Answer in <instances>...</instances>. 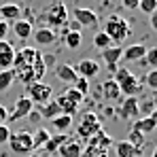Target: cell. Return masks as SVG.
<instances>
[{
	"label": "cell",
	"mask_w": 157,
	"mask_h": 157,
	"mask_svg": "<svg viewBox=\"0 0 157 157\" xmlns=\"http://www.w3.org/2000/svg\"><path fill=\"white\" fill-rule=\"evenodd\" d=\"M102 32L108 34V38L113 43H121V40H125L132 34V26H130L128 19H123L119 15H113V17H108L104 21V30Z\"/></svg>",
	"instance_id": "6da1fadb"
},
{
	"label": "cell",
	"mask_w": 157,
	"mask_h": 157,
	"mask_svg": "<svg viewBox=\"0 0 157 157\" xmlns=\"http://www.w3.org/2000/svg\"><path fill=\"white\" fill-rule=\"evenodd\" d=\"M117 85H119V91L125 94V98L136 96L140 91V85H138V78L132 75L128 68H117L115 70V78H113Z\"/></svg>",
	"instance_id": "7a4b0ae2"
},
{
	"label": "cell",
	"mask_w": 157,
	"mask_h": 157,
	"mask_svg": "<svg viewBox=\"0 0 157 157\" xmlns=\"http://www.w3.org/2000/svg\"><path fill=\"white\" fill-rule=\"evenodd\" d=\"M6 144L11 147L13 153H19V155H26V153H30L34 149V142H32V134L30 132H15V134H11V138H9Z\"/></svg>",
	"instance_id": "3957f363"
},
{
	"label": "cell",
	"mask_w": 157,
	"mask_h": 157,
	"mask_svg": "<svg viewBox=\"0 0 157 157\" xmlns=\"http://www.w3.org/2000/svg\"><path fill=\"white\" fill-rule=\"evenodd\" d=\"M51 94L53 89L49 85H45V83H32V85H28V98L32 100V104H47L49 100H51Z\"/></svg>",
	"instance_id": "277c9868"
},
{
	"label": "cell",
	"mask_w": 157,
	"mask_h": 157,
	"mask_svg": "<svg viewBox=\"0 0 157 157\" xmlns=\"http://www.w3.org/2000/svg\"><path fill=\"white\" fill-rule=\"evenodd\" d=\"M45 19L49 21V26H64L68 21V6L64 2H53L45 13Z\"/></svg>",
	"instance_id": "5b68a950"
},
{
	"label": "cell",
	"mask_w": 157,
	"mask_h": 157,
	"mask_svg": "<svg viewBox=\"0 0 157 157\" xmlns=\"http://www.w3.org/2000/svg\"><path fill=\"white\" fill-rule=\"evenodd\" d=\"M40 53L36 51L34 47H24L21 51H15V57H13V70H21V68H28L34 64V59L38 57Z\"/></svg>",
	"instance_id": "8992f818"
},
{
	"label": "cell",
	"mask_w": 157,
	"mask_h": 157,
	"mask_svg": "<svg viewBox=\"0 0 157 157\" xmlns=\"http://www.w3.org/2000/svg\"><path fill=\"white\" fill-rule=\"evenodd\" d=\"M34 110V104L28 96H21L17 98V102L13 106V110H9V121H19L24 117H30V113Z\"/></svg>",
	"instance_id": "52a82bcc"
},
{
	"label": "cell",
	"mask_w": 157,
	"mask_h": 157,
	"mask_svg": "<svg viewBox=\"0 0 157 157\" xmlns=\"http://www.w3.org/2000/svg\"><path fill=\"white\" fill-rule=\"evenodd\" d=\"M0 19L6 24H13L17 19H21V6L15 2H4L0 4Z\"/></svg>",
	"instance_id": "ba28073f"
},
{
	"label": "cell",
	"mask_w": 157,
	"mask_h": 157,
	"mask_svg": "<svg viewBox=\"0 0 157 157\" xmlns=\"http://www.w3.org/2000/svg\"><path fill=\"white\" fill-rule=\"evenodd\" d=\"M75 19L85 28H94L98 24V15H96L91 9H85V6H77V9H75Z\"/></svg>",
	"instance_id": "9c48e42d"
},
{
	"label": "cell",
	"mask_w": 157,
	"mask_h": 157,
	"mask_svg": "<svg viewBox=\"0 0 157 157\" xmlns=\"http://www.w3.org/2000/svg\"><path fill=\"white\" fill-rule=\"evenodd\" d=\"M13 57H15V49L11 43L0 40V70H9L13 68Z\"/></svg>",
	"instance_id": "30bf717a"
},
{
	"label": "cell",
	"mask_w": 157,
	"mask_h": 157,
	"mask_svg": "<svg viewBox=\"0 0 157 157\" xmlns=\"http://www.w3.org/2000/svg\"><path fill=\"white\" fill-rule=\"evenodd\" d=\"M75 70H77L78 77L91 78V77H96V75L100 72V66H98V62H94V59H81L77 66H75Z\"/></svg>",
	"instance_id": "8fae6325"
},
{
	"label": "cell",
	"mask_w": 157,
	"mask_h": 157,
	"mask_svg": "<svg viewBox=\"0 0 157 157\" xmlns=\"http://www.w3.org/2000/svg\"><path fill=\"white\" fill-rule=\"evenodd\" d=\"M121 55H123V49H121L119 45H113V47H108V49L102 51V57H104L106 66L110 68V72H115V70H117V64H119Z\"/></svg>",
	"instance_id": "7c38bea8"
},
{
	"label": "cell",
	"mask_w": 157,
	"mask_h": 157,
	"mask_svg": "<svg viewBox=\"0 0 157 157\" xmlns=\"http://www.w3.org/2000/svg\"><path fill=\"white\" fill-rule=\"evenodd\" d=\"M55 77L59 78V81H64V83H75L78 78L77 70H75V66H70V64H57L55 66Z\"/></svg>",
	"instance_id": "4fadbf2b"
},
{
	"label": "cell",
	"mask_w": 157,
	"mask_h": 157,
	"mask_svg": "<svg viewBox=\"0 0 157 157\" xmlns=\"http://www.w3.org/2000/svg\"><path fill=\"white\" fill-rule=\"evenodd\" d=\"M102 98L104 100H108V102H117L119 98H121V91H119V85L113 81V78H108V81H104L102 83Z\"/></svg>",
	"instance_id": "5bb4252c"
},
{
	"label": "cell",
	"mask_w": 157,
	"mask_h": 157,
	"mask_svg": "<svg viewBox=\"0 0 157 157\" xmlns=\"http://www.w3.org/2000/svg\"><path fill=\"white\" fill-rule=\"evenodd\" d=\"M13 32H15V36H17V38H21V40L30 38V36H32V32H34L32 21H30V19H17V21H13Z\"/></svg>",
	"instance_id": "9a60e30c"
},
{
	"label": "cell",
	"mask_w": 157,
	"mask_h": 157,
	"mask_svg": "<svg viewBox=\"0 0 157 157\" xmlns=\"http://www.w3.org/2000/svg\"><path fill=\"white\" fill-rule=\"evenodd\" d=\"M115 140L106 134L104 130H100L98 134H94L89 140H87V147H98V149H104V151H108V147L113 144Z\"/></svg>",
	"instance_id": "2e32d148"
},
{
	"label": "cell",
	"mask_w": 157,
	"mask_h": 157,
	"mask_svg": "<svg viewBox=\"0 0 157 157\" xmlns=\"http://www.w3.org/2000/svg\"><path fill=\"white\" fill-rule=\"evenodd\" d=\"M138 113H140V104H138L136 96H130V98H125V100H123V104H121V110H119V115L128 119V117H138Z\"/></svg>",
	"instance_id": "e0dca14e"
},
{
	"label": "cell",
	"mask_w": 157,
	"mask_h": 157,
	"mask_svg": "<svg viewBox=\"0 0 157 157\" xmlns=\"http://www.w3.org/2000/svg\"><path fill=\"white\" fill-rule=\"evenodd\" d=\"M155 128H157L155 115H151V117H142V119H136V121H134V125H132V130L140 132V134H151Z\"/></svg>",
	"instance_id": "ac0fdd59"
},
{
	"label": "cell",
	"mask_w": 157,
	"mask_h": 157,
	"mask_svg": "<svg viewBox=\"0 0 157 157\" xmlns=\"http://www.w3.org/2000/svg\"><path fill=\"white\" fill-rule=\"evenodd\" d=\"M115 153L119 157H136L140 153V149H136L128 140H117V142H115Z\"/></svg>",
	"instance_id": "d6986e66"
},
{
	"label": "cell",
	"mask_w": 157,
	"mask_h": 157,
	"mask_svg": "<svg viewBox=\"0 0 157 157\" xmlns=\"http://www.w3.org/2000/svg\"><path fill=\"white\" fill-rule=\"evenodd\" d=\"M144 53H147V47H144V45H132V47H128V49H123L121 59L138 62V59H142V57H144Z\"/></svg>",
	"instance_id": "ffe728a7"
},
{
	"label": "cell",
	"mask_w": 157,
	"mask_h": 157,
	"mask_svg": "<svg viewBox=\"0 0 157 157\" xmlns=\"http://www.w3.org/2000/svg\"><path fill=\"white\" fill-rule=\"evenodd\" d=\"M102 130V125H100V121L98 123H87V121H81V125H78V138H83V140H89L94 134H98V132Z\"/></svg>",
	"instance_id": "44dd1931"
},
{
	"label": "cell",
	"mask_w": 157,
	"mask_h": 157,
	"mask_svg": "<svg viewBox=\"0 0 157 157\" xmlns=\"http://www.w3.org/2000/svg\"><path fill=\"white\" fill-rule=\"evenodd\" d=\"M57 151H59V155H62V157H81V153H83L81 144L75 142V140H66Z\"/></svg>",
	"instance_id": "7402d4cb"
},
{
	"label": "cell",
	"mask_w": 157,
	"mask_h": 157,
	"mask_svg": "<svg viewBox=\"0 0 157 157\" xmlns=\"http://www.w3.org/2000/svg\"><path fill=\"white\" fill-rule=\"evenodd\" d=\"M32 34H34V40L38 45H51L53 40H55V32H53L51 28H40V30H36Z\"/></svg>",
	"instance_id": "603a6c76"
},
{
	"label": "cell",
	"mask_w": 157,
	"mask_h": 157,
	"mask_svg": "<svg viewBox=\"0 0 157 157\" xmlns=\"http://www.w3.org/2000/svg\"><path fill=\"white\" fill-rule=\"evenodd\" d=\"M64 43H66L68 49H78V47L83 45V34H81L78 30H68V32L64 34Z\"/></svg>",
	"instance_id": "cb8c5ba5"
},
{
	"label": "cell",
	"mask_w": 157,
	"mask_h": 157,
	"mask_svg": "<svg viewBox=\"0 0 157 157\" xmlns=\"http://www.w3.org/2000/svg\"><path fill=\"white\" fill-rule=\"evenodd\" d=\"M55 102H57V106H59L62 115H70V117H72V115L77 113V108H78V104H75V102H72L70 98H66L64 94H62V96H59Z\"/></svg>",
	"instance_id": "d4e9b609"
},
{
	"label": "cell",
	"mask_w": 157,
	"mask_h": 157,
	"mask_svg": "<svg viewBox=\"0 0 157 157\" xmlns=\"http://www.w3.org/2000/svg\"><path fill=\"white\" fill-rule=\"evenodd\" d=\"M51 125L59 132V134H64V132L72 125V117H70V115H57V117L51 119Z\"/></svg>",
	"instance_id": "484cf974"
},
{
	"label": "cell",
	"mask_w": 157,
	"mask_h": 157,
	"mask_svg": "<svg viewBox=\"0 0 157 157\" xmlns=\"http://www.w3.org/2000/svg\"><path fill=\"white\" fill-rule=\"evenodd\" d=\"M66 140H68V138H66V134H55V136H51V138L47 140V144H45L43 149H45L47 153H55V151H57Z\"/></svg>",
	"instance_id": "4316f807"
},
{
	"label": "cell",
	"mask_w": 157,
	"mask_h": 157,
	"mask_svg": "<svg viewBox=\"0 0 157 157\" xmlns=\"http://www.w3.org/2000/svg\"><path fill=\"white\" fill-rule=\"evenodd\" d=\"M40 115H43L45 119H49V121H51L53 117L62 115V110H59V106H57V102H55V100H49L47 104H43V108H40Z\"/></svg>",
	"instance_id": "83f0119b"
},
{
	"label": "cell",
	"mask_w": 157,
	"mask_h": 157,
	"mask_svg": "<svg viewBox=\"0 0 157 157\" xmlns=\"http://www.w3.org/2000/svg\"><path fill=\"white\" fill-rule=\"evenodd\" d=\"M49 138H51V134H49V132L45 130V128H38V130L32 134V142H34V149H40V147H45Z\"/></svg>",
	"instance_id": "f1b7e54d"
},
{
	"label": "cell",
	"mask_w": 157,
	"mask_h": 157,
	"mask_svg": "<svg viewBox=\"0 0 157 157\" xmlns=\"http://www.w3.org/2000/svg\"><path fill=\"white\" fill-rule=\"evenodd\" d=\"M94 47L100 49V51H104L108 47H113V40L108 38V34H104V32H96L94 34Z\"/></svg>",
	"instance_id": "f546056e"
},
{
	"label": "cell",
	"mask_w": 157,
	"mask_h": 157,
	"mask_svg": "<svg viewBox=\"0 0 157 157\" xmlns=\"http://www.w3.org/2000/svg\"><path fill=\"white\" fill-rule=\"evenodd\" d=\"M13 81H15V72H13V68H9V70H0V91H6V89L13 85Z\"/></svg>",
	"instance_id": "4dcf8cb0"
},
{
	"label": "cell",
	"mask_w": 157,
	"mask_h": 157,
	"mask_svg": "<svg viewBox=\"0 0 157 157\" xmlns=\"http://www.w3.org/2000/svg\"><path fill=\"white\" fill-rule=\"evenodd\" d=\"M130 144H134L136 149H142V144H144V134H140V132L136 130H130V136L125 138Z\"/></svg>",
	"instance_id": "1f68e13d"
},
{
	"label": "cell",
	"mask_w": 157,
	"mask_h": 157,
	"mask_svg": "<svg viewBox=\"0 0 157 157\" xmlns=\"http://www.w3.org/2000/svg\"><path fill=\"white\" fill-rule=\"evenodd\" d=\"M81 157H108V151L104 149H98V147H85Z\"/></svg>",
	"instance_id": "d6a6232c"
},
{
	"label": "cell",
	"mask_w": 157,
	"mask_h": 157,
	"mask_svg": "<svg viewBox=\"0 0 157 157\" xmlns=\"http://www.w3.org/2000/svg\"><path fill=\"white\" fill-rule=\"evenodd\" d=\"M138 9H140L144 15H151V13H153V11L157 9V0H140Z\"/></svg>",
	"instance_id": "836d02e7"
},
{
	"label": "cell",
	"mask_w": 157,
	"mask_h": 157,
	"mask_svg": "<svg viewBox=\"0 0 157 157\" xmlns=\"http://www.w3.org/2000/svg\"><path fill=\"white\" fill-rule=\"evenodd\" d=\"M151 68H157V47H153V49H147V53H144V57H142Z\"/></svg>",
	"instance_id": "e575fe53"
},
{
	"label": "cell",
	"mask_w": 157,
	"mask_h": 157,
	"mask_svg": "<svg viewBox=\"0 0 157 157\" xmlns=\"http://www.w3.org/2000/svg\"><path fill=\"white\" fill-rule=\"evenodd\" d=\"M144 83H147V87H151V89H155V91H157V68H151V70L147 72Z\"/></svg>",
	"instance_id": "d590c367"
},
{
	"label": "cell",
	"mask_w": 157,
	"mask_h": 157,
	"mask_svg": "<svg viewBox=\"0 0 157 157\" xmlns=\"http://www.w3.org/2000/svg\"><path fill=\"white\" fill-rule=\"evenodd\" d=\"M75 89L77 91H81L83 96L89 91V78H85V77H78L77 81H75Z\"/></svg>",
	"instance_id": "8d00e7d4"
},
{
	"label": "cell",
	"mask_w": 157,
	"mask_h": 157,
	"mask_svg": "<svg viewBox=\"0 0 157 157\" xmlns=\"http://www.w3.org/2000/svg\"><path fill=\"white\" fill-rule=\"evenodd\" d=\"M64 96H66V98H70V100H72L75 104H78V102H83V98H85V96H83L81 91H77L75 87H70V89H66V91H64Z\"/></svg>",
	"instance_id": "74e56055"
},
{
	"label": "cell",
	"mask_w": 157,
	"mask_h": 157,
	"mask_svg": "<svg viewBox=\"0 0 157 157\" xmlns=\"http://www.w3.org/2000/svg\"><path fill=\"white\" fill-rule=\"evenodd\" d=\"M13 132L9 130V125H0V144H6Z\"/></svg>",
	"instance_id": "f35d334b"
},
{
	"label": "cell",
	"mask_w": 157,
	"mask_h": 157,
	"mask_svg": "<svg viewBox=\"0 0 157 157\" xmlns=\"http://www.w3.org/2000/svg\"><path fill=\"white\" fill-rule=\"evenodd\" d=\"M83 121H87V123H98L100 119H98V115H96V113H91V110H87V113L83 115Z\"/></svg>",
	"instance_id": "ab89813d"
},
{
	"label": "cell",
	"mask_w": 157,
	"mask_h": 157,
	"mask_svg": "<svg viewBox=\"0 0 157 157\" xmlns=\"http://www.w3.org/2000/svg\"><path fill=\"white\" fill-rule=\"evenodd\" d=\"M9 121V110H6V106L0 104V125H4Z\"/></svg>",
	"instance_id": "60d3db41"
},
{
	"label": "cell",
	"mask_w": 157,
	"mask_h": 157,
	"mask_svg": "<svg viewBox=\"0 0 157 157\" xmlns=\"http://www.w3.org/2000/svg\"><path fill=\"white\" fill-rule=\"evenodd\" d=\"M6 34H9V24L0 19V40H4V38H6Z\"/></svg>",
	"instance_id": "b9f144b4"
},
{
	"label": "cell",
	"mask_w": 157,
	"mask_h": 157,
	"mask_svg": "<svg viewBox=\"0 0 157 157\" xmlns=\"http://www.w3.org/2000/svg\"><path fill=\"white\" fill-rule=\"evenodd\" d=\"M121 2L125 9H138V4H140V0H121Z\"/></svg>",
	"instance_id": "7bdbcfd3"
},
{
	"label": "cell",
	"mask_w": 157,
	"mask_h": 157,
	"mask_svg": "<svg viewBox=\"0 0 157 157\" xmlns=\"http://www.w3.org/2000/svg\"><path fill=\"white\" fill-rule=\"evenodd\" d=\"M149 21H151V28H153V30L157 32V9L153 11V13H151V15H149Z\"/></svg>",
	"instance_id": "ee69618b"
},
{
	"label": "cell",
	"mask_w": 157,
	"mask_h": 157,
	"mask_svg": "<svg viewBox=\"0 0 157 157\" xmlns=\"http://www.w3.org/2000/svg\"><path fill=\"white\" fill-rule=\"evenodd\" d=\"M30 157H43V155H38V153H32V155H30Z\"/></svg>",
	"instance_id": "f6af8a7d"
},
{
	"label": "cell",
	"mask_w": 157,
	"mask_h": 157,
	"mask_svg": "<svg viewBox=\"0 0 157 157\" xmlns=\"http://www.w3.org/2000/svg\"><path fill=\"white\" fill-rule=\"evenodd\" d=\"M153 157H157V147H155V151H153Z\"/></svg>",
	"instance_id": "bcb514c9"
},
{
	"label": "cell",
	"mask_w": 157,
	"mask_h": 157,
	"mask_svg": "<svg viewBox=\"0 0 157 157\" xmlns=\"http://www.w3.org/2000/svg\"><path fill=\"white\" fill-rule=\"evenodd\" d=\"M155 121H157V115H155Z\"/></svg>",
	"instance_id": "7dc6e473"
}]
</instances>
